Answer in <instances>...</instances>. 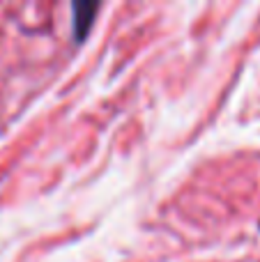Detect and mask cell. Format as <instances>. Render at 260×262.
I'll list each match as a JSON object with an SVG mask.
<instances>
[{
	"label": "cell",
	"instance_id": "obj_1",
	"mask_svg": "<svg viewBox=\"0 0 260 262\" xmlns=\"http://www.w3.org/2000/svg\"><path fill=\"white\" fill-rule=\"evenodd\" d=\"M74 12V37L76 41H83L90 32L92 23H95V16L99 12V3H85V0H76L72 5Z\"/></svg>",
	"mask_w": 260,
	"mask_h": 262
}]
</instances>
